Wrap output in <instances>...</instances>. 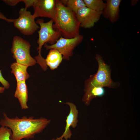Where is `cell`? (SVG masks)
I'll list each match as a JSON object with an SVG mask.
<instances>
[{"label": "cell", "mask_w": 140, "mask_h": 140, "mask_svg": "<svg viewBox=\"0 0 140 140\" xmlns=\"http://www.w3.org/2000/svg\"><path fill=\"white\" fill-rule=\"evenodd\" d=\"M50 121V120L45 118H35L32 116H23L20 118L16 116L10 118L4 113L0 125L11 130V140H21L33 138L36 134L42 131Z\"/></svg>", "instance_id": "cell-1"}, {"label": "cell", "mask_w": 140, "mask_h": 140, "mask_svg": "<svg viewBox=\"0 0 140 140\" xmlns=\"http://www.w3.org/2000/svg\"><path fill=\"white\" fill-rule=\"evenodd\" d=\"M57 13L53 29L60 31L62 37L72 38L79 35L80 23L75 14L64 5L60 0H55Z\"/></svg>", "instance_id": "cell-2"}, {"label": "cell", "mask_w": 140, "mask_h": 140, "mask_svg": "<svg viewBox=\"0 0 140 140\" xmlns=\"http://www.w3.org/2000/svg\"><path fill=\"white\" fill-rule=\"evenodd\" d=\"M95 59L98 64V69L95 74L91 75L85 81L84 90L93 87H118L119 83L114 82L111 79L110 66L105 63L100 55L96 54Z\"/></svg>", "instance_id": "cell-3"}, {"label": "cell", "mask_w": 140, "mask_h": 140, "mask_svg": "<svg viewBox=\"0 0 140 140\" xmlns=\"http://www.w3.org/2000/svg\"><path fill=\"white\" fill-rule=\"evenodd\" d=\"M30 44L28 41L18 36L14 37L11 51L16 62L28 67L32 66L36 64L37 62L36 59L30 54Z\"/></svg>", "instance_id": "cell-4"}, {"label": "cell", "mask_w": 140, "mask_h": 140, "mask_svg": "<svg viewBox=\"0 0 140 140\" xmlns=\"http://www.w3.org/2000/svg\"><path fill=\"white\" fill-rule=\"evenodd\" d=\"M54 21L51 19L47 22H44L42 19H38L36 22L40 26V30L38 31L39 38L37 41L38 46L37 48L39 54H41L43 46L48 43L50 45H53L61 36V32L54 30L53 25Z\"/></svg>", "instance_id": "cell-5"}, {"label": "cell", "mask_w": 140, "mask_h": 140, "mask_svg": "<svg viewBox=\"0 0 140 140\" xmlns=\"http://www.w3.org/2000/svg\"><path fill=\"white\" fill-rule=\"evenodd\" d=\"M83 39V36L80 34L70 39L61 36L54 44L48 45L46 43L44 46L47 50L52 49L57 50L62 55L63 59L69 60L73 55L75 48L81 42Z\"/></svg>", "instance_id": "cell-6"}, {"label": "cell", "mask_w": 140, "mask_h": 140, "mask_svg": "<svg viewBox=\"0 0 140 140\" xmlns=\"http://www.w3.org/2000/svg\"><path fill=\"white\" fill-rule=\"evenodd\" d=\"M19 17L13 22L15 27L23 34L30 36L40 28L35 20L31 12L25 8H21L19 12Z\"/></svg>", "instance_id": "cell-7"}, {"label": "cell", "mask_w": 140, "mask_h": 140, "mask_svg": "<svg viewBox=\"0 0 140 140\" xmlns=\"http://www.w3.org/2000/svg\"><path fill=\"white\" fill-rule=\"evenodd\" d=\"M35 18L38 17H47L54 21L56 14L55 0H34L32 6Z\"/></svg>", "instance_id": "cell-8"}, {"label": "cell", "mask_w": 140, "mask_h": 140, "mask_svg": "<svg viewBox=\"0 0 140 140\" xmlns=\"http://www.w3.org/2000/svg\"><path fill=\"white\" fill-rule=\"evenodd\" d=\"M102 12V11H96L85 6L79 10L75 15L80 27L90 28L93 27L99 20Z\"/></svg>", "instance_id": "cell-9"}, {"label": "cell", "mask_w": 140, "mask_h": 140, "mask_svg": "<svg viewBox=\"0 0 140 140\" xmlns=\"http://www.w3.org/2000/svg\"><path fill=\"white\" fill-rule=\"evenodd\" d=\"M65 103L69 106L70 111L66 120L65 131L60 137L52 140H58L63 138L66 139L70 138L72 135L71 131L70 129V127H71L73 128H74L77 126L78 122V118L79 112L76 106L73 103L70 102H67Z\"/></svg>", "instance_id": "cell-10"}, {"label": "cell", "mask_w": 140, "mask_h": 140, "mask_svg": "<svg viewBox=\"0 0 140 140\" xmlns=\"http://www.w3.org/2000/svg\"><path fill=\"white\" fill-rule=\"evenodd\" d=\"M106 7L102 11L103 16L113 23L117 21L119 17V7L121 0H107Z\"/></svg>", "instance_id": "cell-11"}, {"label": "cell", "mask_w": 140, "mask_h": 140, "mask_svg": "<svg viewBox=\"0 0 140 140\" xmlns=\"http://www.w3.org/2000/svg\"><path fill=\"white\" fill-rule=\"evenodd\" d=\"M14 96L18 99L22 109H26L29 108L27 104L28 90L25 81L17 82Z\"/></svg>", "instance_id": "cell-12"}, {"label": "cell", "mask_w": 140, "mask_h": 140, "mask_svg": "<svg viewBox=\"0 0 140 140\" xmlns=\"http://www.w3.org/2000/svg\"><path fill=\"white\" fill-rule=\"evenodd\" d=\"M28 67L16 62L11 64L10 66L11 72L15 76L17 82L26 81L29 78L30 75L27 71Z\"/></svg>", "instance_id": "cell-13"}, {"label": "cell", "mask_w": 140, "mask_h": 140, "mask_svg": "<svg viewBox=\"0 0 140 140\" xmlns=\"http://www.w3.org/2000/svg\"><path fill=\"white\" fill-rule=\"evenodd\" d=\"M63 59L62 55L58 51L52 49L50 50L45 60L47 66L54 70L58 68Z\"/></svg>", "instance_id": "cell-14"}, {"label": "cell", "mask_w": 140, "mask_h": 140, "mask_svg": "<svg viewBox=\"0 0 140 140\" xmlns=\"http://www.w3.org/2000/svg\"><path fill=\"white\" fill-rule=\"evenodd\" d=\"M85 94L82 98V101L86 105L89 104L90 101L96 97H101L105 93L103 87H93L84 90Z\"/></svg>", "instance_id": "cell-15"}, {"label": "cell", "mask_w": 140, "mask_h": 140, "mask_svg": "<svg viewBox=\"0 0 140 140\" xmlns=\"http://www.w3.org/2000/svg\"><path fill=\"white\" fill-rule=\"evenodd\" d=\"M65 6L75 14L80 9L86 6L83 0H60Z\"/></svg>", "instance_id": "cell-16"}, {"label": "cell", "mask_w": 140, "mask_h": 140, "mask_svg": "<svg viewBox=\"0 0 140 140\" xmlns=\"http://www.w3.org/2000/svg\"><path fill=\"white\" fill-rule=\"evenodd\" d=\"M86 6L94 11H102L106 4L102 0H83Z\"/></svg>", "instance_id": "cell-17"}, {"label": "cell", "mask_w": 140, "mask_h": 140, "mask_svg": "<svg viewBox=\"0 0 140 140\" xmlns=\"http://www.w3.org/2000/svg\"><path fill=\"white\" fill-rule=\"evenodd\" d=\"M12 134L9 128L3 126L0 127V140H11L10 137Z\"/></svg>", "instance_id": "cell-18"}, {"label": "cell", "mask_w": 140, "mask_h": 140, "mask_svg": "<svg viewBox=\"0 0 140 140\" xmlns=\"http://www.w3.org/2000/svg\"><path fill=\"white\" fill-rule=\"evenodd\" d=\"M0 82L5 89H8L9 88L10 86V84L3 77L1 73V70H0Z\"/></svg>", "instance_id": "cell-19"}, {"label": "cell", "mask_w": 140, "mask_h": 140, "mask_svg": "<svg viewBox=\"0 0 140 140\" xmlns=\"http://www.w3.org/2000/svg\"><path fill=\"white\" fill-rule=\"evenodd\" d=\"M2 1L9 5L14 6L19 2H23L24 0H3Z\"/></svg>", "instance_id": "cell-20"}, {"label": "cell", "mask_w": 140, "mask_h": 140, "mask_svg": "<svg viewBox=\"0 0 140 140\" xmlns=\"http://www.w3.org/2000/svg\"><path fill=\"white\" fill-rule=\"evenodd\" d=\"M23 2L25 3V7L27 9L31 6H32L34 0H24Z\"/></svg>", "instance_id": "cell-21"}, {"label": "cell", "mask_w": 140, "mask_h": 140, "mask_svg": "<svg viewBox=\"0 0 140 140\" xmlns=\"http://www.w3.org/2000/svg\"><path fill=\"white\" fill-rule=\"evenodd\" d=\"M0 19L5 20L9 23H13L15 19H12L7 18L3 14L0 12Z\"/></svg>", "instance_id": "cell-22"}, {"label": "cell", "mask_w": 140, "mask_h": 140, "mask_svg": "<svg viewBox=\"0 0 140 140\" xmlns=\"http://www.w3.org/2000/svg\"><path fill=\"white\" fill-rule=\"evenodd\" d=\"M5 89L3 87H0V94L3 93Z\"/></svg>", "instance_id": "cell-23"}, {"label": "cell", "mask_w": 140, "mask_h": 140, "mask_svg": "<svg viewBox=\"0 0 140 140\" xmlns=\"http://www.w3.org/2000/svg\"><path fill=\"white\" fill-rule=\"evenodd\" d=\"M58 140H68V139H63V138H62V139H58Z\"/></svg>", "instance_id": "cell-24"}]
</instances>
